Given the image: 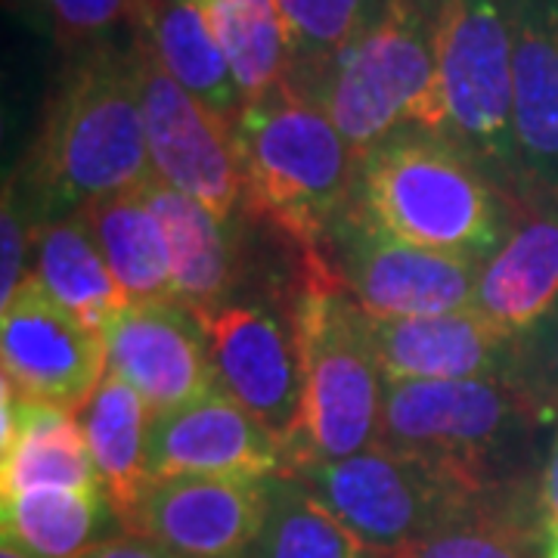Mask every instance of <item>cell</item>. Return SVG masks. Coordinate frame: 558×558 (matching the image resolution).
<instances>
[{
  "mask_svg": "<svg viewBox=\"0 0 558 558\" xmlns=\"http://www.w3.org/2000/svg\"><path fill=\"white\" fill-rule=\"evenodd\" d=\"M140 32L161 69L211 116L236 131L245 102L199 0H149Z\"/></svg>",
  "mask_w": 558,
  "mask_h": 558,
  "instance_id": "cell-21",
  "label": "cell"
},
{
  "mask_svg": "<svg viewBox=\"0 0 558 558\" xmlns=\"http://www.w3.org/2000/svg\"><path fill=\"white\" fill-rule=\"evenodd\" d=\"M202 7L245 106L289 84L292 47L277 0H208Z\"/></svg>",
  "mask_w": 558,
  "mask_h": 558,
  "instance_id": "cell-27",
  "label": "cell"
},
{
  "mask_svg": "<svg viewBox=\"0 0 558 558\" xmlns=\"http://www.w3.org/2000/svg\"><path fill=\"white\" fill-rule=\"evenodd\" d=\"M270 506V478L153 481L121 531L140 534L180 558H245Z\"/></svg>",
  "mask_w": 558,
  "mask_h": 558,
  "instance_id": "cell-13",
  "label": "cell"
},
{
  "mask_svg": "<svg viewBox=\"0 0 558 558\" xmlns=\"http://www.w3.org/2000/svg\"><path fill=\"white\" fill-rule=\"evenodd\" d=\"M348 295L366 317H435L469 311L478 264L391 236L360 202L319 248Z\"/></svg>",
  "mask_w": 558,
  "mask_h": 558,
  "instance_id": "cell-9",
  "label": "cell"
},
{
  "mask_svg": "<svg viewBox=\"0 0 558 558\" xmlns=\"http://www.w3.org/2000/svg\"><path fill=\"white\" fill-rule=\"evenodd\" d=\"M32 260L35 264L28 277L38 279L65 311H72L81 323H87L100 336L128 304L102 258L100 245L90 233L84 211L35 223Z\"/></svg>",
  "mask_w": 558,
  "mask_h": 558,
  "instance_id": "cell-23",
  "label": "cell"
},
{
  "mask_svg": "<svg viewBox=\"0 0 558 558\" xmlns=\"http://www.w3.org/2000/svg\"><path fill=\"white\" fill-rule=\"evenodd\" d=\"M119 524L102 490L40 487L3 497V539L35 558H81Z\"/></svg>",
  "mask_w": 558,
  "mask_h": 558,
  "instance_id": "cell-26",
  "label": "cell"
},
{
  "mask_svg": "<svg viewBox=\"0 0 558 558\" xmlns=\"http://www.w3.org/2000/svg\"><path fill=\"white\" fill-rule=\"evenodd\" d=\"M106 369L137 391L153 416L218 388L202 323L174 301L124 304L102 329Z\"/></svg>",
  "mask_w": 558,
  "mask_h": 558,
  "instance_id": "cell-15",
  "label": "cell"
},
{
  "mask_svg": "<svg viewBox=\"0 0 558 558\" xmlns=\"http://www.w3.org/2000/svg\"><path fill=\"white\" fill-rule=\"evenodd\" d=\"M199 3H208V0H199Z\"/></svg>",
  "mask_w": 558,
  "mask_h": 558,
  "instance_id": "cell-37",
  "label": "cell"
},
{
  "mask_svg": "<svg viewBox=\"0 0 558 558\" xmlns=\"http://www.w3.org/2000/svg\"><path fill=\"white\" fill-rule=\"evenodd\" d=\"M292 326L301 354V418L286 444V475L307 462L376 447L385 398L366 314L317 248L304 252L301 260Z\"/></svg>",
  "mask_w": 558,
  "mask_h": 558,
  "instance_id": "cell-3",
  "label": "cell"
},
{
  "mask_svg": "<svg viewBox=\"0 0 558 558\" xmlns=\"http://www.w3.org/2000/svg\"><path fill=\"white\" fill-rule=\"evenodd\" d=\"M143 196L165 233L174 304L196 319L230 304L227 299L236 286V258L233 242L227 236V223L211 215L202 202L183 196L159 178L143 183Z\"/></svg>",
  "mask_w": 558,
  "mask_h": 558,
  "instance_id": "cell-19",
  "label": "cell"
},
{
  "mask_svg": "<svg viewBox=\"0 0 558 558\" xmlns=\"http://www.w3.org/2000/svg\"><path fill=\"white\" fill-rule=\"evenodd\" d=\"M0 558H35V556H28V553H25V549H20L16 543L3 539V546H0Z\"/></svg>",
  "mask_w": 558,
  "mask_h": 558,
  "instance_id": "cell-35",
  "label": "cell"
},
{
  "mask_svg": "<svg viewBox=\"0 0 558 558\" xmlns=\"http://www.w3.org/2000/svg\"><path fill=\"white\" fill-rule=\"evenodd\" d=\"M512 134L524 208L558 199V0H512Z\"/></svg>",
  "mask_w": 558,
  "mask_h": 558,
  "instance_id": "cell-16",
  "label": "cell"
},
{
  "mask_svg": "<svg viewBox=\"0 0 558 558\" xmlns=\"http://www.w3.org/2000/svg\"><path fill=\"white\" fill-rule=\"evenodd\" d=\"M140 84L153 178L202 202L223 223L233 220L245 202V180L236 149V131L211 116L193 94H186L156 60L149 40L137 28Z\"/></svg>",
  "mask_w": 558,
  "mask_h": 558,
  "instance_id": "cell-10",
  "label": "cell"
},
{
  "mask_svg": "<svg viewBox=\"0 0 558 558\" xmlns=\"http://www.w3.org/2000/svg\"><path fill=\"white\" fill-rule=\"evenodd\" d=\"M385 379H490L509 376L515 339L472 307L435 317H366Z\"/></svg>",
  "mask_w": 558,
  "mask_h": 558,
  "instance_id": "cell-17",
  "label": "cell"
},
{
  "mask_svg": "<svg viewBox=\"0 0 558 558\" xmlns=\"http://www.w3.org/2000/svg\"><path fill=\"white\" fill-rule=\"evenodd\" d=\"M277 7L292 47L289 84H299L376 28L391 0H277Z\"/></svg>",
  "mask_w": 558,
  "mask_h": 558,
  "instance_id": "cell-29",
  "label": "cell"
},
{
  "mask_svg": "<svg viewBox=\"0 0 558 558\" xmlns=\"http://www.w3.org/2000/svg\"><path fill=\"white\" fill-rule=\"evenodd\" d=\"M546 558H558V531L546 537Z\"/></svg>",
  "mask_w": 558,
  "mask_h": 558,
  "instance_id": "cell-36",
  "label": "cell"
},
{
  "mask_svg": "<svg viewBox=\"0 0 558 558\" xmlns=\"http://www.w3.org/2000/svg\"><path fill=\"white\" fill-rule=\"evenodd\" d=\"M0 307L3 381L20 398L78 413L109 373L100 332L65 311L35 277Z\"/></svg>",
  "mask_w": 558,
  "mask_h": 558,
  "instance_id": "cell-11",
  "label": "cell"
},
{
  "mask_svg": "<svg viewBox=\"0 0 558 558\" xmlns=\"http://www.w3.org/2000/svg\"><path fill=\"white\" fill-rule=\"evenodd\" d=\"M81 211L128 304L174 301L165 233L143 186L94 199Z\"/></svg>",
  "mask_w": 558,
  "mask_h": 558,
  "instance_id": "cell-24",
  "label": "cell"
},
{
  "mask_svg": "<svg viewBox=\"0 0 558 558\" xmlns=\"http://www.w3.org/2000/svg\"><path fill=\"white\" fill-rule=\"evenodd\" d=\"M543 537L549 534L539 521L537 494L509 487L487 494L391 558H546Z\"/></svg>",
  "mask_w": 558,
  "mask_h": 558,
  "instance_id": "cell-25",
  "label": "cell"
},
{
  "mask_svg": "<svg viewBox=\"0 0 558 558\" xmlns=\"http://www.w3.org/2000/svg\"><path fill=\"white\" fill-rule=\"evenodd\" d=\"M289 87L317 102L360 159L407 128L444 137L432 0H391L339 60Z\"/></svg>",
  "mask_w": 558,
  "mask_h": 558,
  "instance_id": "cell-6",
  "label": "cell"
},
{
  "mask_svg": "<svg viewBox=\"0 0 558 558\" xmlns=\"http://www.w3.org/2000/svg\"><path fill=\"white\" fill-rule=\"evenodd\" d=\"M0 230H3V264H0V304L16 295L22 282L28 279L25 274V258L32 252V230L28 211H25V196L20 183H7L3 190V211H0Z\"/></svg>",
  "mask_w": 558,
  "mask_h": 558,
  "instance_id": "cell-32",
  "label": "cell"
},
{
  "mask_svg": "<svg viewBox=\"0 0 558 558\" xmlns=\"http://www.w3.org/2000/svg\"><path fill=\"white\" fill-rule=\"evenodd\" d=\"M286 478L304 484L369 553L381 558H391L487 497L457 475L381 444L354 457L307 462Z\"/></svg>",
  "mask_w": 558,
  "mask_h": 558,
  "instance_id": "cell-8",
  "label": "cell"
},
{
  "mask_svg": "<svg viewBox=\"0 0 558 558\" xmlns=\"http://www.w3.org/2000/svg\"><path fill=\"white\" fill-rule=\"evenodd\" d=\"M360 208L391 236L484 264L524 215L469 153L407 128L360 159Z\"/></svg>",
  "mask_w": 558,
  "mask_h": 558,
  "instance_id": "cell-2",
  "label": "cell"
},
{
  "mask_svg": "<svg viewBox=\"0 0 558 558\" xmlns=\"http://www.w3.org/2000/svg\"><path fill=\"white\" fill-rule=\"evenodd\" d=\"M245 558H381L369 553L304 484L270 478V506Z\"/></svg>",
  "mask_w": 558,
  "mask_h": 558,
  "instance_id": "cell-28",
  "label": "cell"
},
{
  "mask_svg": "<svg viewBox=\"0 0 558 558\" xmlns=\"http://www.w3.org/2000/svg\"><path fill=\"white\" fill-rule=\"evenodd\" d=\"M534 494H537L539 521H543L546 534H553V531H558V422L553 440H549V450H546V459H543Z\"/></svg>",
  "mask_w": 558,
  "mask_h": 558,
  "instance_id": "cell-33",
  "label": "cell"
},
{
  "mask_svg": "<svg viewBox=\"0 0 558 558\" xmlns=\"http://www.w3.org/2000/svg\"><path fill=\"white\" fill-rule=\"evenodd\" d=\"M81 558H180L168 553L165 546L153 543V539L140 537V534H112V537L100 539L94 549H87Z\"/></svg>",
  "mask_w": 558,
  "mask_h": 558,
  "instance_id": "cell-34",
  "label": "cell"
},
{
  "mask_svg": "<svg viewBox=\"0 0 558 558\" xmlns=\"http://www.w3.org/2000/svg\"><path fill=\"white\" fill-rule=\"evenodd\" d=\"M149 484L183 475L282 478L286 444L220 388L153 416L146 444Z\"/></svg>",
  "mask_w": 558,
  "mask_h": 558,
  "instance_id": "cell-14",
  "label": "cell"
},
{
  "mask_svg": "<svg viewBox=\"0 0 558 558\" xmlns=\"http://www.w3.org/2000/svg\"><path fill=\"white\" fill-rule=\"evenodd\" d=\"M65 44L87 47L109 40L119 28L137 32L149 0H35Z\"/></svg>",
  "mask_w": 558,
  "mask_h": 558,
  "instance_id": "cell-31",
  "label": "cell"
},
{
  "mask_svg": "<svg viewBox=\"0 0 558 558\" xmlns=\"http://www.w3.org/2000/svg\"><path fill=\"white\" fill-rule=\"evenodd\" d=\"M16 395V391H13ZM16 425L13 435L0 440V490L16 497L40 487L102 490L94 457L78 418L69 410L13 398Z\"/></svg>",
  "mask_w": 558,
  "mask_h": 558,
  "instance_id": "cell-20",
  "label": "cell"
},
{
  "mask_svg": "<svg viewBox=\"0 0 558 558\" xmlns=\"http://www.w3.org/2000/svg\"><path fill=\"white\" fill-rule=\"evenodd\" d=\"M236 149L245 202L304 252H319L357 202L360 156L317 102L289 84L242 109Z\"/></svg>",
  "mask_w": 558,
  "mask_h": 558,
  "instance_id": "cell-5",
  "label": "cell"
},
{
  "mask_svg": "<svg viewBox=\"0 0 558 558\" xmlns=\"http://www.w3.org/2000/svg\"><path fill=\"white\" fill-rule=\"evenodd\" d=\"M75 418L87 438V450L97 465L102 494L124 524L149 487L146 444H149L153 413L128 381L106 373L97 391L81 403Z\"/></svg>",
  "mask_w": 558,
  "mask_h": 558,
  "instance_id": "cell-22",
  "label": "cell"
},
{
  "mask_svg": "<svg viewBox=\"0 0 558 558\" xmlns=\"http://www.w3.org/2000/svg\"><path fill=\"white\" fill-rule=\"evenodd\" d=\"M25 180L35 223L153 180L137 38L78 47L50 94Z\"/></svg>",
  "mask_w": 558,
  "mask_h": 558,
  "instance_id": "cell-1",
  "label": "cell"
},
{
  "mask_svg": "<svg viewBox=\"0 0 558 558\" xmlns=\"http://www.w3.org/2000/svg\"><path fill=\"white\" fill-rule=\"evenodd\" d=\"M546 425L509 376L385 379L381 447L457 475L475 490L524 484V462Z\"/></svg>",
  "mask_w": 558,
  "mask_h": 558,
  "instance_id": "cell-4",
  "label": "cell"
},
{
  "mask_svg": "<svg viewBox=\"0 0 558 558\" xmlns=\"http://www.w3.org/2000/svg\"><path fill=\"white\" fill-rule=\"evenodd\" d=\"M558 301V199L527 208L509 240L478 267L472 311L509 339L524 336Z\"/></svg>",
  "mask_w": 558,
  "mask_h": 558,
  "instance_id": "cell-18",
  "label": "cell"
},
{
  "mask_svg": "<svg viewBox=\"0 0 558 558\" xmlns=\"http://www.w3.org/2000/svg\"><path fill=\"white\" fill-rule=\"evenodd\" d=\"M509 381L531 400L546 425L558 422V301L553 311L537 319L524 336L515 339Z\"/></svg>",
  "mask_w": 558,
  "mask_h": 558,
  "instance_id": "cell-30",
  "label": "cell"
},
{
  "mask_svg": "<svg viewBox=\"0 0 558 558\" xmlns=\"http://www.w3.org/2000/svg\"><path fill=\"white\" fill-rule=\"evenodd\" d=\"M215 385L282 444L301 418V354L295 326L267 304H223L202 317Z\"/></svg>",
  "mask_w": 558,
  "mask_h": 558,
  "instance_id": "cell-12",
  "label": "cell"
},
{
  "mask_svg": "<svg viewBox=\"0 0 558 558\" xmlns=\"http://www.w3.org/2000/svg\"><path fill=\"white\" fill-rule=\"evenodd\" d=\"M432 20L444 137L521 205L512 134V0H432Z\"/></svg>",
  "mask_w": 558,
  "mask_h": 558,
  "instance_id": "cell-7",
  "label": "cell"
}]
</instances>
